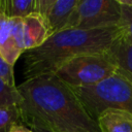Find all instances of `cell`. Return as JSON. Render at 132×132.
I'll use <instances>...</instances> for the list:
<instances>
[{
	"label": "cell",
	"instance_id": "1",
	"mask_svg": "<svg viewBox=\"0 0 132 132\" xmlns=\"http://www.w3.org/2000/svg\"><path fill=\"white\" fill-rule=\"evenodd\" d=\"M16 89L22 97L21 121L50 132H100L72 89L55 73L26 79Z\"/></svg>",
	"mask_w": 132,
	"mask_h": 132
},
{
	"label": "cell",
	"instance_id": "2",
	"mask_svg": "<svg viewBox=\"0 0 132 132\" xmlns=\"http://www.w3.org/2000/svg\"><path fill=\"white\" fill-rule=\"evenodd\" d=\"M122 32L120 25L56 32L40 46L25 52L26 79L54 74L64 63L77 56L107 52Z\"/></svg>",
	"mask_w": 132,
	"mask_h": 132
},
{
	"label": "cell",
	"instance_id": "3",
	"mask_svg": "<svg viewBox=\"0 0 132 132\" xmlns=\"http://www.w3.org/2000/svg\"><path fill=\"white\" fill-rule=\"evenodd\" d=\"M71 89L95 121L108 109L122 110L132 116V82L118 72L96 85Z\"/></svg>",
	"mask_w": 132,
	"mask_h": 132
},
{
	"label": "cell",
	"instance_id": "4",
	"mask_svg": "<svg viewBox=\"0 0 132 132\" xmlns=\"http://www.w3.org/2000/svg\"><path fill=\"white\" fill-rule=\"evenodd\" d=\"M117 70V64L107 51L77 56L64 63L55 74L70 88H79L96 85Z\"/></svg>",
	"mask_w": 132,
	"mask_h": 132
},
{
	"label": "cell",
	"instance_id": "5",
	"mask_svg": "<svg viewBox=\"0 0 132 132\" xmlns=\"http://www.w3.org/2000/svg\"><path fill=\"white\" fill-rule=\"evenodd\" d=\"M120 22L121 6L117 0H78L65 29H97Z\"/></svg>",
	"mask_w": 132,
	"mask_h": 132
},
{
	"label": "cell",
	"instance_id": "6",
	"mask_svg": "<svg viewBox=\"0 0 132 132\" xmlns=\"http://www.w3.org/2000/svg\"><path fill=\"white\" fill-rule=\"evenodd\" d=\"M25 52L23 19H10L0 11V54L2 58L13 67L19 57Z\"/></svg>",
	"mask_w": 132,
	"mask_h": 132
},
{
	"label": "cell",
	"instance_id": "7",
	"mask_svg": "<svg viewBox=\"0 0 132 132\" xmlns=\"http://www.w3.org/2000/svg\"><path fill=\"white\" fill-rule=\"evenodd\" d=\"M78 0H36V12L45 21L51 35L64 30Z\"/></svg>",
	"mask_w": 132,
	"mask_h": 132
},
{
	"label": "cell",
	"instance_id": "8",
	"mask_svg": "<svg viewBox=\"0 0 132 132\" xmlns=\"http://www.w3.org/2000/svg\"><path fill=\"white\" fill-rule=\"evenodd\" d=\"M50 36L48 27L39 13L33 12L23 19V38L26 51L40 46Z\"/></svg>",
	"mask_w": 132,
	"mask_h": 132
},
{
	"label": "cell",
	"instance_id": "9",
	"mask_svg": "<svg viewBox=\"0 0 132 132\" xmlns=\"http://www.w3.org/2000/svg\"><path fill=\"white\" fill-rule=\"evenodd\" d=\"M117 64V72L132 82V43L122 34L108 50Z\"/></svg>",
	"mask_w": 132,
	"mask_h": 132
},
{
	"label": "cell",
	"instance_id": "10",
	"mask_svg": "<svg viewBox=\"0 0 132 132\" xmlns=\"http://www.w3.org/2000/svg\"><path fill=\"white\" fill-rule=\"evenodd\" d=\"M96 121L100 132H132V116L122 110H105Z\"/></svg>",
	"mask_w": 132,
	"mask_h": 132
},
{
	"label": "cell",
	"instance_id": "11",
	"mask_svg": "<svg viewBox=\"0 0 132 132\" xmlns=\"http://www.w3.org/2000/svg\"><path fill=\"white\" fill-rule=\"evenodd\" d=\"M0 11L10 19H24L36 12V0H0Z\"/></svg>",
	"mask_w": 132,
	"mask_h": 132
},
{
	"label": "cell",
	"instance_id": "12",
	"mask_svg": "<svg viewBox=\"0 0 132 132\" xmlns=\"http://www.w3.org/2000/svg\"><path fill=\"white\" fill-rule=\"evenodd\" d=\"M19 123H22L19 105L0 106V132H8Z\"/></svg>",
	"mask_w": 132,
	"mask_h": 132
},
{
	"label": "cell",
	"instance_id": "13",
	"mask_svg": "<svg viewBox=\"0 0 132 132\" xmlns=\"http://www.w3.org/2000/svg\"><path fill=\"white\" fill-rule=\"evenodd\" d=\"M22 97L16 87L9 86L0 77V106L19 105Z\"/></svg>",
	"mask_w": 132,
	"mask_h": 132
},
{
	"label": "cell",
	"instance_id": "14",
	"mask_svg": "<svg viewBox=\"0 0 132 132\" xmlns=\"http://www.w3.org/2000/svg\"><path fill=\"white\" fill-rule=\"evenodd\" d=\"M120 26L123 34L132 43V6H121Z\"/></svg>",
	"mask_w": 132,
	"mask_h": 132
},
{
	"label": "cell",
	"instance_id": "15",
	"mask_svg": "<svg viewBox=\"0 0 132 132\" xmlns=\"http://www.w3.org/2000/svg\"><path fill=\"white\" fill-rule=\"evenodd\" d=\"M0 77L9 86L16 87L14 80V72L13 67L10 66L1 56L0 54Z\"/></svg>",
	"mask_w": 132,
	"mask_h": 132
},
{
	"label": "cell",
	"instance_id": "16",
	"mask_svg": "<svg viewBox=\"0 0 132 132\" xmlns=\"http://www.w3.org/2000/svg\"><path fill=\"white\" fill-rule=\"evenodd\" d=\"M8 132H33V130L27 127L26 125H24L23 123H19L13 125Z\"/></svg>",
	"mask_w": 132,
	"mask_h": 132
},
{
	"label": "cell",
	"instance_id": "17",
	"mask_svg": "<svg viewBox=\"0 0 132 132\" xmlns=\"http://www.w3.org/2000/svg\"><path fill=\"white\" fill-rule=\"evenodd\" d=\"M121 6H132V0H117Z\"/></svg>",
	"mask_w": 132,
	"mask_h": 132
},
{
	"label": "cell",
	"instance_id": "18",
	"mask_svg": "<svg viewBox=\"0 0 132 132\" xmlns=\"http://www.w3.org/2000/svg\"><path fill=\"white\" fill-rule=\"evenodd\" d=\"M30 129H31V128H30ZM32 130H33V132H50V131L42 130V129H38V128H33Z\"/></svg>",
	"mask_w": 132,
	"mask_h": 132
}]
</instances>
